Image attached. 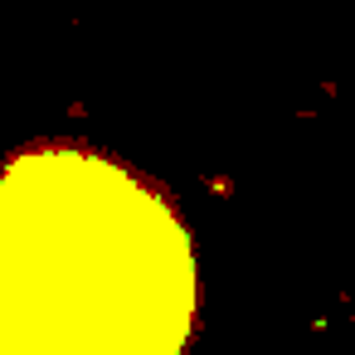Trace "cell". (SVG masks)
I'll return each mask as SVG.
<instances>
[{
  "instance_id": "cell-1",
  "label": "cell",
  "mask_w": 355,
  "mask_h": 355,
  "mask_svg": "<svg viewBox=\"0 0 355 355\" xmlns=\"http://www.w3.org/2000/svg\"><path fill=\"white\" fill-rule=\"evenodd\" d=\"M190 248L122 171L30 156L0 195V350L175 355L190 326Z\"/></svg>"
}]
</instances>
